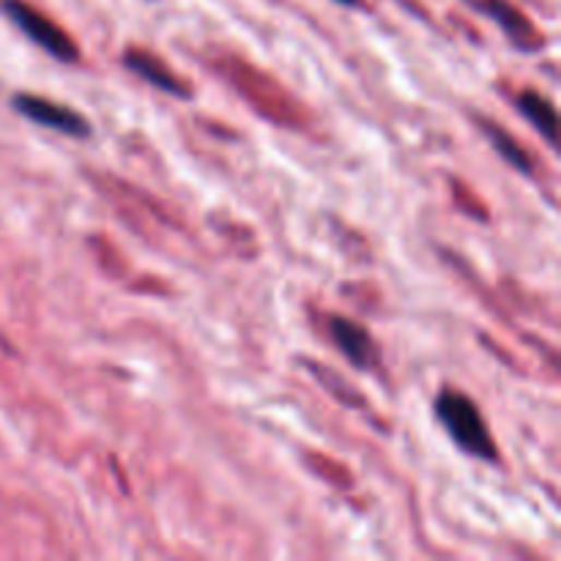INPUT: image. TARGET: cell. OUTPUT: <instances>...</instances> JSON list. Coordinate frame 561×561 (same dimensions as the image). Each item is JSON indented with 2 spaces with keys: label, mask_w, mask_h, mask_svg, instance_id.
Segmentation results:
<instances>
[{
  "label": "cell",
  "mask_w": 561,
  "mask_h": 561,
  "mask_svg": "<svg viewBox=\"0 0 561 561\" xmlns=\"http://www.w3.org/2000/svg\"><path fill=\"white\" fill-rule=\"evenodd\" d=\"M435 417L466 455L488 463L499 461V446H496L493 435H490L488 425H485L482 414L472 397L455 390H444L435 401Z\"/></svg>",
  "instance_id": "6da1fadb"
},
{
  "label": "cell",
  "mask_w": 561,
  "mask_h": 561,
  "mask_svg": "<svg viewBox=\"0 0 561 561\" xmlns=\"http://www.w3.org/2000/svg\"><path fill=\"white\" fill-rule=\"evenodd\" d=\"M3 9H7L9 20L28 36L31 41L41 47L45 52H50L52 58L63 63L80 61V47L74 45L72 36L61 28L58 23H52L50 17L39 12V9L28 7L23 0H3Z\"/></svg>",
  "instance_id": "7a4b0ae2"
},
{
  "label": "cell",
  "mask_w": 561,
  "mask_h": 561,
  "mask_svg": "<svg viewBox=\"0 0 561 561\" xmlns=\"http://www.w3.org/2000/svg\"><path fill=\"white\" fill-rule=\"evenodd\" d=\"M14 107H17L25 118L39 123V127L56 129V132L69 134V138H88L91 134L88 118L80 116L72 107L61 105V102H50L45 99V96L34 94H17L14 96Z\"/></svg>",
  "instance_id": "3957f363"
},
{
  "label": "cell",
  "mask_w": 561,
  "mask_h": 561,
  "mask_svg": "<svg viewBox=\"0 0 561 561\" xmlns=\"http://www.w3.org/2000/svg\"><path fill=\"white\" fill-rule=\"evenodd\" d=\"M329 332H332V339L337 343L339 354L350 361L359 370H370L375 361H379V348H375V339L367 332L365 326L354 323L350 318L334 315L329 321Z\"/></svg>",
  "instance_id": "277c9868"
},
{
  "label": "cell",
  "mask_w": 561,
  "mask_h": 561,
  "mask_svg": "<svg viewBox=\"0 0 561 561\" xmlns=\"http://www.w3.org/2000/svg\"><path fill=\"white\" fill-rule=\"evenodd\" d=\"M123 63H127V67L138 74V77H143L145 83H151L154 88L165 91V94H172V96H190L192 94L190 85L183 83V80L178 77L172 69H167L165 63L154 56V52L127 50L123 52Z\"/></svg>",
  "instance_id": "5b68a950"
},
{
  "label": "cell",
  "mask_w": 561,
  "mask_h": 561,
  "mask_svg": "<svg viewBox=\"0 0 561 561\" xmlns=\"http://www.w3.org/2000/svg\"><path fill=\"white\" fill-rule=\"evenodd\" d=\"M515 105L532 121V127L548 140V145H556V107L550 105L548 96L537 94V91H523Z\"/></svg>",
  "instance_id": "8992f818"
},
{
  "label": "cell",
  "mask_w": 561,
  "mask_h": 561,
  "mask_svg": "<svg viewBox=\"0 0 561 561\" xmlns=\"http://www.w3.org/2000/svg\"><path fill=\"white\" fill-rule=\"evenodd\" d=\"M479 127H482V132L490 138V143H493V148L499 151V154L504 156V159L510 162L512 167H515V170L526 172V176H528V172H532V159H528L526 151H523L521 145H517V140L512 138L510 132H504V129H501L499 123L485 121V118H482V123H479Z\"/></svg>",
  "instance_id": "52a82bcc"
},
{
  "label": "cell",
  "mask_w": 561,
  "mask_h": 561,
  "mask_svg": "<svg viewBox=\"0 0 561 561\" xmlns=\"http://www.w3.org/2000/svg\"><path fill=\"white\" fill-rule=\"evenodd\" d=\"M339 3H345V7H356L359 0H339Z\"/></svg>",
  "instance_id": "ba28073f"
}]
</instances>
